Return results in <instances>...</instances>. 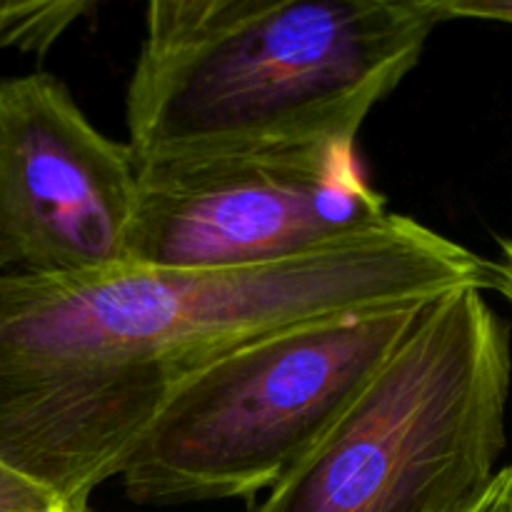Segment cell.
<instances>
[{
    "label": "cell",
    "instance_id": "obj_7",
    "mask_svg": "<svg viewBox=\"0 0 512 512\" xmlns=\"http://www.w3.org/2000/svg\"><path fill=\"white\" fill-rule=\"evenodd\" d=\"M95 10L88 0L0 3V50L45 55L68 28Z\"/></svg>",
    "mask_w": 512,
    "mask_h": 512
},
{
    "label": "cell",
    "instance_id": "obj_6",
    "mask_svg": "<svg viewBox=\"0 0 512 512\" xmlns=\"http://www.w3.org/2000/svg\"><path fill=\"white\" fill-rule=\"evenodd\" d=\"M138 163L50 73L0 78V280L130 265Z\"/></svg>",
    "mask_w": 512,
    "mask_h": 512
},
{
    "label": "cell",
    "instance_id": "obj_4",
    "mask_svg": "<svg viewBox=\"0 0 512 512\" xmlns=\"http://www.w3.org/2000/svg\"><path fill=\"white\" fill-rule=\"evenodd\" d=\"M428 305L320 320L225 355L150 423L120 470L125 495L185 505L275 488L348 413Z\"/></svg>",
    "mask_w": 512,
    "mask_h": 512
},
{
    "label": "cell",
    "instance_id": "obj_10",
    "mask_svg": "<svg viewBox=\"0 0 512 512\" xmlns=\"http://www.w3.org/2000/svg\"><path fill=\"white\" fill-rule=\"evenodd\" d=\"M463 512H512V463L498 468L488 488Z\"/></svg>",
    "mask_w": 512,
    "mask_h": 512
},
{
    "label": "cell",
    "instance_id": "obj_3",
    "mask_svg": "<svg viewBox=\"0 0 512 512\" xmlns=\"http://www.w3.org/2000/svg\"><path fill=\"white\" fill-rule=\"evenodd\" d=\"M510 383V330L483 290L445 295L250 512L468 510L508 443Z\"/></svg>",
    "mask_w": 512,
    "mask_h": 512
},
{
    "label": "cell",
    "instance_id": "obj_1",
    "mask_svg": "<svg viewBox=\"0 0 512 512\" xmlns=\"http://www.w3.org/2000/svg\"><path fill=\"white\" fill-rule=\"evenodd\" d=\"M488 290V260L393 215L278 265L0 280V465L88 510L175 393L283 330Z\"/></svg>",
    "mask_w": 512,
    "mask_h": 512
},
{
    "label": "cell",
    "instance_id": "obj_12",
    "mask_svg": "<svg viewBox=\"0 0 512 512\" xmlns=\"http://www.w3.org/2000/svg\"><path fill=\"white\" fill-rule=\"evenodd\" d=\"M75 512H90V510H75Z\"/></svg>",
    "mask_w": 512,
    "mask_h": 512
},
{
    "label": "cell",
    "instance_id": "obj_9",
    "mask_svg": "<svg viewBox=\"0 0 512 512\" xmlns=\"http://www.w3.org/2000/svg\"><path fill=\"white\" fill-rule=\"evenodd\" d=\"M448 20L475 18L512 25V0H440Z\"/></svg>",
    "mask_w": 512,
    "mask_h": 512
},
{
    "label": "cell",
    "instance_id": "obj_11",
    "mask_svg": "<svg viewBox=\"0 0 512 512\" xmlns=\"http://www.w3.org/2000/svg\"><path fill=\"white\" fill-rule=\"evenodd\" d=\"M488 290H495L512 305V240H500L498 258L488 260Z\"/></svg>",
    "mask_w": 512,
    "mask_h": 512
},
{
    "label": "cell",
    "instance_id": "obj_2",
    "mask_svg": "<svg viewBox=\"0 0 512 512\" xmlns=\"http://www.w3.org/2000/svg\"><path fill=\"white\" fill-rule=\"evenodd\" d=\"M440 0H153L125 93L138 165L358 140Z\"/></svg>",
    "mask_w": 512,
    "mask_h": 512
},
{
    "label": "cell",
    "instance_id": "obj_5",
    "mask_svg": "<svg viewBox=\"0 0 512 512\" xmlns=\"http://www.w3.org/2000/svg\"><path fill=\"white\" fill-rule=\"evenodd\" d=\"M390 218L355 140L138 165L130 265L240 270L290 263Z\"/></svg>",
    "mask_w": 512,
    "mask_h": 512
},
{
    "label": "cell",
    "instance_id": "obj_8",
    "mask_svg": "<svg viewBox=\"0 0 512 512\" xmlns=\"http://www.w3.org/2000/svg\"><path fill=\"white\" fill-rule=\"evenodd\" d=\"M0 512H75L55 495L0 465Z\"/></svg>",
    "mask_w": 512,
    "mask_h": 512
}]
</instances>
